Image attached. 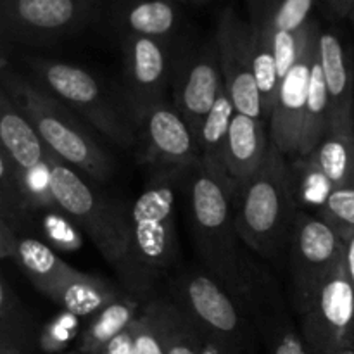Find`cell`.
I'll use <instances>...</instances> for the list:
<instances>
[{
    "instance_id": "44dd1931",
    "label": "cell",
    "mask_w": 354,
    "mask_h": 354,
    "mask_svg": "<svg viewBox=\"0 0 354 354\" xmlns=\"http://www.w3.org/2000/svg\"><path fill=\"white\" fill-rule=\"evenodd\" d=\"M248 2L256 83H258L259 95H261L263 116L268 123L280 86L275 50H273V31H275V28H273L272 19H270L261 0H248Z\"/></svg>"
},
{
    "instance_id": "f546056e",
    "label": "cell",
    "mask_w": 354,
    "mask_h": 354,
    "mask_svg": "<svg viewBox=\"0 0 354 354\" xmlns=\"http://www.w3.org/2000/svg\"><path fill=\"white\" fill-rule=\"evenodd\" d=\"M33 216L38 218V230H40L41 241L50 245L54 251L75 252L82 249L83 232L61 207L57 206L52 209H45Z\"/></svg>"
},
{
    "instance_id": "1f68e13d",
    "label": "cell",
    "mask_w": 354,
    "mask_h": 354,
    "mask_svg": "<svg viewBox=\"0 0 354 354\" xmlns=\"http://www.w3.org/2000/svg\"><path fill=\"white\" fill-rule=\"evenodd\" d=\"M275 31L299 33L311 17L315 0H261Z\"/></svg>"
},
{
    "instance_id": "ac0fdd59",
    "label": "cell",
    "mask_w": 354,
    "mask_h": 354,
    "mask_svg": "<svg viewBox=\"0 0 354 354\" xmlns=\"http://www.w3.org/2000/svg\"><path fill=\"white\" fill-rule=\"evenodd\" d=\"M270 145L272 140L266 121L235 113L225 149V168L235 187L249 182L261 169Z\"/></svg>"
},
{
    "instance_id": "3957f363",
    "label": "cell",
    "mask_w": 354,
    "mask_h": 354,
    "mask_svg": "<svg viewBox=\"0 0 354 354\" xmlns=\"http://www.w3.org/2000/svg\"><path fill=\"white\" fill-rule=\"evenodd\" d=\"M235 225L245 248L275 258L289 245L299 211L289 159L272 142L265 165L249 182L235 187Z\"/></svg>"
},
{
    "instance_id": "8fae6325",
    "label": "cell",
    "mask_w": 354,
    "mask_h": 354,
    "mask_svg": "<svg viewBox=\"0 0 354 354\" xmlns=\"http://www.w3.org/2000/svg\"><path fill=\"white\" fill-rule=\"evenodd\" d=\"M301 332L313 354H335L354 346V287L346 273L344 258L301 315Z\"/></svg>"
},
{
    "instance_id": "4fadbf2b",
    "label": "cell",
    "mask_w": 354,
    "mask_h": 354,
    "mask_svg": "<svg viewBox=\"0 0 354 354\" xmlns=\"http://www.w3.org/2000/svg\"><path fill=\"white\" fill-rule=\"evenodd\" d=\"M320 24L311 19L304 30V41L301 55L296 64L282 78L277 93L273 113L268 121L270 140L280 149L287 159H296L299 156L301 135H303L304 109L310 90L311 68L318 48Z\"/></svg>"
},
{
    "instance_id": "cb8c5ba5",
    "label": "cell",
    "mask_w": 354,
    "mask_h": 354,
    "mask_svg": "<svg viewBox=\"0 0 354 354\" xmlns=\"http://www.w3.org/2000/svg\"><path fill=\"white\" fill-rule=\"evenodd\" d=\"M14 261L21 266L31 283L45 296L52 287L57 286L75 270L50 245L45 244L41 239L30 237V235L19 237Z\"/></svg>"
},
{
    "instance_id": "60d3db41",
    "label": "cell",
    "mask_w": 354,
    "mask_h": 354,
    "mask_svg": "<svg viewBox=\"0 0 354 354\" xmlns=\"http://www.w3.org/2000/svg\"><path fill=\"white\" fill-rule=\"evenodd\" d=\"M349 21H351L353 23V26H354V3H353V7H351V10H349Z\"/></svg>"
},
{
    "instance_id": "d590c367",
    "label": "cell",
    "mask_w": 354,
    "mask_h": 354,
    "mask_svg": "<svg viewBox=\"0 0 354 354\" xmlns=\"http://www.w3.org/2000/svg\"><path fill=\"white\" fill-rule=\"evenodd\" d=\"M325 3L337 19H344V17L349 16L354 0H325Z\"/></svg>"
},
{
    "instance_id": "8992f818",
    "label": "cell",
    "mask_w": 354,
    "mask_h": 354,
    "mask_svg": "<svg viewBox=\"0 0 354 354\" xmlns=\"http://www.w3.org/2000/svg\"><path fill=\"white\" fill-rule=\"evenodd\" d=\"M26 64L37 85L75 111L106 140L121 149L135 147L138 130L127 107L116 102L93 73L71 62L38 55L28 57Z\"/></svg>"
},
{
    "instance_id": "4dcf8cb0",
    "label": "cell",
    "mask_w": 354,
    "mask_h": 354,
    "mask_svg": "<svg viewBox=\"0 0 354 354\" xmlns=\"http://www.w3.org/2000/svg\"><path fill=\"white\" fill-rule=\"evenodd\" d=\"M317 216L330 225L342 241L354 235V180L335 187Z\"/></svg>"
},
{
    "instance_id": "83f0119b",
    "label": "cell",
    "mask_w": 354,
    "mask_h": 354,
    "mask_svg": "<svg viewBox=\"0 0 354 354\" xmlns=\"http://www.w3.org/2000/svg\"><path fill=\"white\" fill-rule=\"evenodd\" d=\"M19 187L21 197H23V207L28 220L33 214L57 207L54 189H52L50 154H48L47 161L35 166V168L19 169Z\"/></svg>"
},
{
    "instance_id": "5b68a950",
    "label": "cell",
    "mask_w": 354,
    "mask_h": 354,
    "mask_svg": "<svg viewBox=\"0 0 354 354\" xmlns=\"http://www.w3.org/2000/svg\"><path fill=\"white\" fill-rule=\"evenodd\" d=\"M52 189L57 206L92 241L118 273L127 292L133 289L130 213L118 201L97 192L78 169L50 152Z\"/></svg>"
},
{
    "instance_id": "30bf717a",
    "label": "cell",
    "mask_w": 354,
    "mask_h": 354,
    "mask_svg": "<svg viewBox=\"0 0 354 354\" xmlns=\"http://www.w3.org/2000/svg\"><path fill=\"white\" fill-rule=\"evenodd\" d=\"M124 107L137 127L154 106L166 100L171 86L173 61L169 41L140 35H121Z\"/></svg>"
},
{
    "instance_id": "484cf974",
    "label": "cell",
    "mask_w": 354,
    "mask_h": 354,
    "mask_svg": "<svg viewBox=\"0 0 354 354\" xmlns=\"http://www.w3.org/2000/svg\"><path fill=\"white\" fill-rule=\"evenodd\" d=\"M235 109L230 95L227 92V86L218 97L216 104L209 114L204 120L203 128L199 133V152H201V165L213 173L227 175L225 168V149H227L228 131H230L232 120H234Z\"/></svg>"
},
{
    "instance_id": "7402d4cb",
    "label": "cell",
    "mask_w": 354,
    "mask_h": 354,
    "mask_svg": "<svg viewBox=\"0 0 354 354\" xmlns=\"http://www.w3.org/2000/svg\"><path fill=\"white\" fill-rule=\"evenodd\" d=\"M120 296L121 292L113 283L76 268L47 294L62 310L80 318L93 317Z\"/></svg>"
},
{
    "instance_id": "ba28073f",
    "label": "cell",
    "mask_w": 354,
    "mask_h": 354,
    "mask_svg": "<svg viewBox=\"0 0 354 354\" xmlns=\"http://www.w3.org/2000/svg\"><path fill=\"white\" fill-rule=\"evenodd\" d=\"M104 0H0L6 41L52 45L80 33L99 17Z\"/></svg>"
},
{
    "instance_id": "e0dca14e",
    "label": "cell",
    "mask_w": 354,
    "mask_h": 354,
    "mask_svg": "<svg viewBox=\"0 0 354 354\" xmlns=\"http://www.w3.org/2000/svg\"><path fill=\"white\" fill-rule=\"evenodd\" d=\"M258 322L261 334L268 344L270 354H313L303 332L296 330L292 322L287 317L282 301L275 292L272 280L261 272L256 282L254 292L244 306Z\"/></svg>"
},
{
    "instance_id": "5bb4252c",
    "label": "cell",
    "mask_w": 354,
    "mask_h": 354,
    "mask_svg": "<svg viewBox=\"0 0 354 354\" xmlns=\"http://www.w3.org/2000/svg\"><path fill=\"white\" fill-rule=\"evenodd\" d=\"M225 86L237 113L265 121L254 75L251 26L234 9H225L214 31Z\"/></svg>"
},
{
    "instance_id": "9a60e30c",
    "label": "cell",
    "mask_w": 354,
    "mask_h": 354,
    "mask_svg": "<svg viewBox=\"0 0 354 354\" xmlns=\"http://www.w3.org/2000/svg\"><path fill=\"white\" fill-rule=\"evenodd\" d=\"M142 161L151 169L194 171L201 161L199 142L173 102L152 107L142 123Z\"/></svg>"
},
{
    "instance_id": "d6986e66",
    "label": "cell",
    "mask_w": 354,
    "mask_h": 354,
    "mask_svg": "<svg viewBox=\"0 0 354 354\" xmlns=\"http://www.w3.org/2000/svg\"><path fill=\"white\" fill-rule=\"evenodd\" d=\"M180 0H116L114 24L121 35L171 41L180 23Z\"/></svg>"
},
{
    "instance_id": "8d00e7d4",
    "label": "cell",
    "mask_w": 354,
    "mask_h": 354,
    "mask_svg": "<svg viewBox=\"0 0 354 354\" xmlns=\"http://www.w3.org/2000/svg\"><path fill=\"white\" fill-rule=\"evenodd\" d=\"M344 266L349 282L354 287V235L344 241Z\"/></svg>"
},
{
    "instance_id": "f1b7e54d",
    "label": "cell",
    "mask_w": 354,
    "mask_h": 354,
    "mask_svg": "<svg viewBox=\"0 0 354 354\" xmlns=\"http://www.w3.org/2000/svg\"><path fill=\"white\" fill-rule=\"evenodd\" d=\"M31 322L28 310L6 277L0 282V344L19 346L30 334Z\"/></svg>"
},
{
    "instance_id": "52a82bcc",
    "label": "cell",
    "mask_w": 354,
    "mask_h": 354,
    "mask_svg": "<svg viewBox=\"0 0 354 354\" xmlns=\"http://www.w3.org/2000/svg\"><path fill=\"white\" fill-rule=\"evenodd\" d=\"M192 327L225 354H241L251 344L242 306L211 273L190 272L173 282L171 297Z\"/></svg>"
},
{
    "instance_id": "6da1fadb",
    "label": "cell",
    "mask_w": 354,
    "mask_h": 354,
    "mask_svg": "<svg viewBox=\"0 0 354 354\" xmlns=\"http://www.w3.org/2000/svg\"><path fill=\"white\" fill-rule=\"evenodd\" d=\"M235 183L228 175L197 165L189 176V206L197 254L244 310L254 292L261 270L241 248L235 225Z\"/></svg>"
},
{
    "instance_id": "ffe728a7",
    "label": "cell",
    "mask_w": 354,
    "mask_h": 354,
    "mask_svg": "<svg viewBox=\"0 0 354 354\" xmlns=\"http://www.w3.org/2000/svg\"><path fill=\"white\" fill-rule=\"evenodd\" d=\"M0 151L19 169H30L47 161L50 149L37 128L21 113L6 90H0Z\"/></svg>"
},
{
    "instance_id": "7c38bea8",
    "label": "cell",
    "mask_w": 354,
    "mask_h": 354,
    "mask_svg": "<svg viewBox=\"0 0 354 354\" xmlns=\"http://www.w3.org/2000/svg\"><path fill=\"white\" fill-rule=\"evenodd\" d=\"M223 90L225 78L214 37L199 47L175 55L171 102L187 121L197 140L204 120Z\"/></svg>"
},
{
    "instance_id": "4316f807",
    "label": "cell",
    "mask_w": 354,
    "mask_h": 354,
    "mask_svg": "<svg viewBox=\"0 0 354 354\" xmlns=\"http://www.w3.org/2000/svg\"><path fill=\"white\" fill-rule=\"evenodd\" d=\"M330 128V100H328L327 85H325L324 73H322L320 57L317 54L313 59V68H311L310 90H308V102L304 109V123L303 135H301L299 156L308 154L317 147L318 142L325 137V133ZM297 156V158H299Z\"/></svg>"
},
{
    "instance_id": "277c9868",
    "label": "cell",
    "mask_w": 354,
    "mask_h": 354,
    "mask_svg": "<svg viewBox=\"0 0 354 354\" xmlns=\"http://www.w3.org/2000/svg\"><path fill=\"white\" fill-rule=\"evenodd\" d=\"M192 171L152 169L140 196L130 211L131 294H145L156 280L169 272L178 259L176 235V192Z\"/></svg>"
},
{
    "instance_id": "603a6c76",
    "label": "cell",
    "mask_w": 354,
    "mask_h": 354,
    "mask_svg": "<svg viewBox=\"0 0 354 354\" xmlns=\"http://www.w3.org/2000/svg\"><path fill=\"white\" fill-rule=\"evenodd\" d=\"M142 311L137 297L121 292L120 297L93 315L78 339V351L83 354H100L114 337L127 330Z\"/></svg>"
},
{
    "instance_id": "74e56055",
    "label": "cell",
    "mask_w": 354,
    "mask_h": 354,
    "mask_svg": "<svg viewBox=\"0 0 354 354\" xmlns=\"http://www.w3.org/2000/svg\"><path fill=\"white\" fill-rule=\"evenodd\" d=\"M0 354H24L23 348L12 344H0Z\"/></svg>"
},
{
    "instance_id": "7a4b0ae2",
    "label": "cell",
    "mask_w": 354,
    "mask_h": 354,
    "mask_svg": "<svg viewBox=\"0 0 354 354\" xmlns=\"http://www.w3.org/2000/svg\"><path fill=\"white\" fill-rule=\"evenodd\" d=\"M0 73L2 90L37 128L50 152L95 182L113 178L114 161L93 137V128L47 90L14 71L6 59Z\"/></svg>"
},
{
    "instance_id": "d4e9b609",
    "label": "cell",
    "mask_w": 354,
    "mask_h": 354,
    "mask_svg": "<svg viewBox=\"0 0 354 354\" xmlns=\"http://www.w3.org/2000/svg\"><path fill=\"white\" fill-rule=\"evenodd\" d=\"M303 158H306L334 189L344 185L354 180V133L328 128L317 147Z\"/></svg>"
},
{
    "instance_id": "f35d334b",
    "label": "cell",
    "mask_w": 354,
    "mask_h": 354,
    "mask_svg": "<svg viewBox=\"0 0 354 354\" xmlns=\"http://www.w3.org/2000/svg\"><path fill=\"white\" fill-rule=\"evenodd\" d=\"M183 3H190V6H201L204 2H209V0H180Z\"/></svg>"
},
{
    "instance_id": "b9f144b4",
    "label": "cell",
    "mask_w": 354,
    "mask_h": 354,
    "mask_svg": "<svg viewBox=\"0 0 354 354\" xmlns=\"http://www.w3.org/2000/svg\"><path fill=\"white\" fill-rule=\"evenodd\" d=\"M61 354H83V353H80V351H76V353H61Z\"/></svg>"
},
{
    "instance_id": "ab89813d",
    "label": "cell",
    "mask_w": 354,
    "mask_h": 354,
    "mask_svg": "<svg viewBox=\"0 0 354 354\" xmlns=\"http://www.w3.org/2000/svg\"><path fill=\"white\" fill-rule=\"evenodd\" d=\"M335 354H354V346H349V348L341 349V351H337Z\"/></svg>"
},
{
    "instance_id": "836d02e7",
    "label": "cell",
    "mask_w": 354,
    "mask_h": 354,
    "mask_svg": "<svg viewBox=\"0 0 354 354\" xmlns=\"http://www.w3.org/2000/svg\"><path fill=\"white\" fill-rule=\"evenodd\" d=\"M80 320H82L80 317L62 310V313L47 322L38 332V346H40L41 351L45 354L64 353L69 342L82 334L80 332Z\"/></svg>"
},
{
    "instance_id": "d6a6232c",
    "label": "cell",
    "mask_w": 354,
    "mask_h": 354,
    "mask_svg": "<svg viewBox=\"0 0 354 354\" xmlns=\"http://www.w3.org/2000/svg\"><path fill=\"white\" fill-rule=\"evenodd\" d=\"M135 354H168L154 299L149 301L131 324Z\"/></svg>"
},
{
    "instance_id": "9c48e42d",
    "label": "cell",
    "mask_w": 354,
    "mask_h": 354,
    "mask_svg": "<svg viewBox=\"0 0 354 354\" xmlns=\"http://www.w3.org/2000/svg\"><path fill=\"white\" fill-rule=\"evenodd\" d=\"M289 256L292 301L303 315L328 273L344 258V241L317 214L299 209L290 232Z\"/></svg>"
},
{
    "instance_id": "e575fe53",
    "label": "cell",
    "mask_w": 354,
    "mask_h": 354,
    "mask_svg": "<svg viewBox=\"0 0 354 354\" xmlns=\"http://www.w3.org/2000/svg\"><path fill=\"white\" fill-rule=\"evenodd\" d=\"M100 354H135L133 334H131V325L124 332H121L118 337H114Z\"/></svg>"
},
{
    "instance_id": "2e32d148",
    "label": "cell",
    "mask_w": 354,
    "mask_h": 354,
    "mask_svg": "<svg viewBox=\"0 0 354 354\" xmlns=\"http://www.w3.org/2000/svg\"><path fill=\"white\" fill-rule=\"evenodd\" d=\"M318 57L330 100L332 130L354 133V57L342 38L320 30Z\"/></svg>"
}]
</instances>
